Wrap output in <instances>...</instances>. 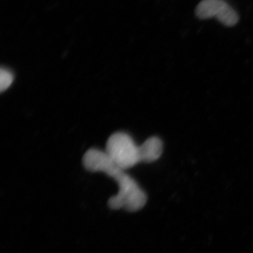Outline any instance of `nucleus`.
<instances>
[{
  "label": "nucleus",
  "mask_w": 253,
  "mask_h": 253,
  "mask_svg": "<svg viewBox=\"0 0 253 253\" xmlns=\"http://www.w3.org/2000/svg\"><path fill=\"white\" fill-rule=\"evenodd\" d=\"M14 81V75L7 68H1L0 71V90L1 92L9 87Z\"/></svg>",
  "instance_id": "nucleus-5"
},
{
  "label": "nucleus",
  "mask_w": 253,
  "mask_h": 253,
  "mask_svg": "<svg viewBox=\"0 0 253 253\" xmlns=\"http://www.w3.org/2000/svg\"><path fill=\"white\" fill-rule=\"evenodd\" d=\"M163 149V142L159 138H149L139 146L140 162L152 163L157 161L162 155Z\"/></svg>",
  "instance_id": "nucleus-4"
},
{
  "label": "nucleus",
  "mask_w": 253,
  "mask_h": 253,
  "mask_svg": "<svg viewBox=\"0 0 253 253\" xmlns=\"http://www.w3.org/2000/svg\"><path fill=\"white\" fill-rule=\"evenodd\" d=\"M84 167L89 172H102L113 178L118 183V194L109 200V206L113 210L123 209L128 212L140 211L147 202V196L137 182L113 162L106 151L88 150L83 156Z\"/></svg>",
  "instance_id": "nucleus-1"
},
{
  "label": "nucleus",
  "mask_w": 253,
  "mask_h": 253,
  "mask_svg": "<svg viewBox=\"0 0 253 253\" xmlns=\"http://www.w3.org/2000/svg\"><path fill=\"white\" fill-rule=\"evenodd\" d=\"M106 153L116 166L124 170L140 162L139 146L129 134L122 131L110 136L106 143Z\"/></svg>",
  "instance_id": "nucleus-2"
},
{
  "label": "nucleus",
  "mask_w": 253,
  "mask_h": 253,
  "mask_svg": "<svg viewBox=\"0 0 253 253\" xmlns=\"http://www.w3.org/2000/svg\"><path fill=\"white\" fill-rule=\"evenodd\" d=\"M196 14L201 19L216 18L229 27L235 26L239 19L235 10L224 0H202L196 7Z\"/></svg>",
  "instance_id": "nucleus-3"
}]
</instances>
